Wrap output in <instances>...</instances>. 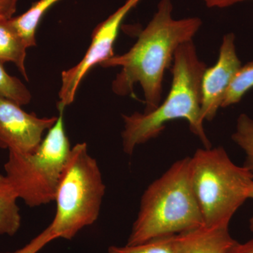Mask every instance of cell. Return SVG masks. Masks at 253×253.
I'll use <instances>...</instances> for the list:
<instances>
[{
    "mask_svg": "<svg viewBox=\"0 0 253 253\" xmlns=\"http://www.w3.org/2000/svg\"><path fill=\"white\" fill-rule=\"evenodd\" d=\"M172 0H161L154 17L139 33L135 44L127 52L113 56L100 63L104 68L121 67L112 83L118 96L134 94V86L140 84L145 98L144 113L161 104L163 81L176 50L192 41L202 21L199 18L176 20L172 18Z\"/></svg>",
    "mask_w": 253,
    "mask_h": 253,
    "instance_id": "1",
    "label": "cell"
},
{
    "mask_svg": "<svg viewBox=\"0 0 253 253\" xmlns=\"http://www.w3.org/2000/svg\"><path fill=\"white\" fill-rule=\"evenodd\" d=\"M173 61L172 85L162 104L151 112L123 115L121 136L125 154L130 156L136 146L157 137L166 123L176 119L187 121L190 130L204 147H211L201 117V83L207 67L199 59L192 41L177 48Z\"/></svg>",
    "mask_w": 253,
    "mask_h": 253,
    "instance_id": "2",
    "label": "cell"
},
{
    "mask_svg": "<svg viewBox=\"0 0 253 253\" xmlns=\"http://www.w3.org/2000/svg\"><path fill=\"white\" fill-rule=\"evenodd\" d=\"M204 225L191 185L190 157H186L173 163L145 190L126 245L142 244Z\"/></svg>",
    "mask_w": 253,
    "mask_h": 253,
    "instance_id": "3",
    "label": "cell"
},
{
    "mask_svg": "<svg viewBox=\"0 0 253 253\" xmlns=\"http://www.w3.org/2000/svg\"><path fill=\"white\" fill-rule=\"evenodd\" d=\"M190 177L206 226H229L253 182V173L221 146L198 149L190 157Z\"/></svg>",
    "mask_w": 253,
    "mask_h": 253,
    "instance_id": "4",
    "label": "cell"
},
{
    "mask_svg": "<svg viewBox=\"0 0 253 253\" xmlns=\"http://www.w3.org/2000/svg\"><path fill=\"white\" fill-rule=\"evenodd\" d=\"M105 193L101 169L87 145H75L63 168L54 201L56 213L49 225L56 238L73 239L82 229L94 224Z\"/></svg>",
    "mask_w": 253,
    "mask_h": 253,
    "instance_id": "5",
    "label": "cell"
},
{
    "mask_svg": "<svg viewBox=\"0 0 253 253\" xmlns=\"http://www.w3.org/2000/svg\"><path fill=\"white\" fill-rule=\"evenodd\" d=\"M41 145L27 154L9 152L5 175L18 196L31 208L54 202L60 179L71 147L63 122L64 107Z\"/></svg>",
    "mask_w": 253,
    "mask_h": 253,
    "instance_id": "6",
    "label": "cell"
},
{
    "mask_svg": "<svg viewBox=\"0 0 253 253\" xmlns=\"http://www.w3.org/2000/svg\"><path fill=\"white\" fill-rule=\"evenodd\" d=\"M141 0H127L121 7L104 22L94 28L91 42L83 59L73 67L61 73V86L58 106L66 107L72 104L81 81L95 65L114 56L113 45L118 36L120 27L128 13Z\"/></svg>",
    "mask_w": 253,
    "mask_h": 253,
    "instance_id": "7",
    "label": "cell"
},
{
    "mask_svg": "<svg viewBox=\"0 0 253 253\" xmlns=\"http://www.w3.org/2000/svg\"><path fill=\"white\" fill-rule=\"evenodd\" d=\"M57 118L38 117L0 96V149L21 154L34 152L42 141L44 131L54 126Z\"/></svg>",
    "mask_w": 253,
    "mask_h": 253,
    "instance_id": "8",
    "label": "cell"
},
{
    "mask_svg": "<svg viewBox=\"0 0 253 253\" xmlns=\"http://www.w3.org/2000/svg\"><path fill=\"white\" fill-rule=\"evenodd\" d=\"M233 33L224 36L214 66L206 68L201 83V117L212 121L221 108L224 96L231 81L241 67Z\"/></svg>",
    "mask_w": 253,
    "mask_h": 253,
    "instance_id": "9",
    "label": "cell"
},
{
    "mask_svg": "<svg viewBox=\"0 0 253 253\" xmlns=\"http://www.w3.org/2000/svg\"><path fill=\"white\" fill-rule=\"evenodd\" d=\"M236 243L229 226L204 225L173 236L174 253H226Z\"/></svg>",
    "mask_w": 253,
    "mask_h": 253,
    "instance_id": "10",
    "label": "cell"
},
{
    "mask_svg": "<svg viewBox=\"0 0 253 253\" xmlns=\"http://www.w3.org/2000/svg\"><path fill=\"white\" fill-rule=\"evenodd\" d=\"M28 46L8 21H0V63H13L26 81V54Z\"/></svg>",
    "mask_w": 253,
    "mask_h": 253,
    "instance_id": "11",
    "label": "cell"
},
{
    "mask_svg": "<svg viewBox=\"0 0 253 253\" xmlns=\"http://www.w3.org/2000/svg\"><path fill=\"white\" fill-rule=\"evenodd\" d=\"M18 196L8 178L0 174V235L12 236L21 227Z\"/></svg>",
    "mask_w": 253,
    "mask_h": 253,
    "instance_id": "12",
    "label": "cell"
},
{
    "mask_svg": "<svg viewBox=\"0 0 253 253\" xmlns=\"http://www.w3.org/2000/svg\"><path fill=\"white\" fill-rule=\"evenodd\" d=\"M59 0H40L24 14L8 20L10 26L23 38L28 48L36 45V30L43 15Z\"/></svg>",
    "mask_w": 253,
    "mask_h": 253,
    "instance_id": "13",
    "label": "cell"
},
{
    "mask_svg": "<svg viewBox=\"0 0 253 253\" xmlns=\"http://www.w3.org/2000/svg\"><path fill=\"white\" fill-rule=\"evenodd\" d=\"M253 88V62L241 66L231 81L223 100L221 108L239 103L245 94Z\"/></svg>",
    "mask_w": 253,
    "mask_h": 253,
    "instance_id": "14",
    "label": "cell"
},
{
    "mask_svg": "<svg viewBox=\"0 0 253 253\" xmlns=\"http://www.w3.org/2000/svg\"><path fill=\"white\" fill-rule=\"evenodd\" d=\"M233 141L246 154L244 167L253 174V120L246 114L240 115L236 123L235 132L232 134Z\"/></svg>",
    "mask_w": 253,
    "mask_h": 253,
    "instance_id": "15",
    "label": "cell"
},
{
    "mask_svg": "<svg viewBox=\"0 0 253 253\" xmlns=\"http://www.w3.org/2000/svg\"><path fill=\"white\" fill-rule=\"evenodd\" d=\"M0 96L23 106L31 102L32 95L26 86L14 76H10L0 63Z\"/></svg>",
    "mask_w": 253,
    "mask_h": 253,
    "instance_id": "16",
    "label": "cell"
},
{
    "mask_svg": "<svg viewBox=\"0 0 253 253\" xmlns=\"http://www.w3.org/2000/svg\"><path fill=\"white\" fill-rule=\"evenodd\" d=\"M173 236H163L142 244L125 246H110L109 253H174Z\"/></svg>",
    "mask_w": 253,
    "mask_h": 253,
    "instance_id": "17",
    "label": "cell"
},
{
    "mask_svg": "<svg viewBox=\"0 0 253 253\" xmlns=\"http://www.w3.org/2000/svg\"><path fill=\"white\" fill-rule=\"evenodd\" d=\"M55 239H57L49 226H48L44 230L42 231L36 237L32 239L28 244L23 246L21 249L17 250L12 253H38L46 245L51 243Z\"/></svg>",
    "mask_w": 253,
    "mask_h": 253,
    "instance_id": "18",
    "label": "cell"
},
{
    "mask_svg": "<svg viewBox=\"0 0 253 253\" xmlns=\"http://www.w3.org/2000/svg\"><path fill=\"white\" fill-rule=\"evenodd\" d=\"M18 0H0V21H8L14 17Z\"/></svg>",
    "mask_w": 253,
    "mask_h": 253,
    "instance_id": "19",
    "label": "cell"
},
{
    "mask_svg": "<svg viewBox=\"0 0 253 253\" xmlns=\"http://www.w3.org/2000/svg\"><path fill=\"white\" fill-rule=\"evenodd\" d=\"M226 253H253V239L243 244L236 243Z\"/></svg>",
    "mask_w": 253,
    "mask_h": 253,
    "instance_id": "20",
    "label": "cell"
},
{
    "mask_svg": "<svg viewBox=\"0 0 253 253\" xmlns=\"http://www.w3.org/2000/svg\"><path fill=\"white\" fill-rule=\"evenodd\" d=\"M248 199H251L253 200V182L250 186L249 192H248ZM249 228L250 230L253 232V216L251 218L249 221Z\"/></svg>",
    "mask_w": 253,
    "mask_h": 253,
    "instance_id": "21",
    "label": "cell"
},
{
    "mask_svg": "<svg viewBox=\"0 0 253 253\" xmlns=\"http://www.w3.org/2000/svg\"><path fill=\"white\" fill-rule=\"evenodd\" d=\"M237 1L240 2V1H246V0H237Z\"/></svg>",
    "mask_w": 253,
    "mask_h": 253,
    "instance_id": "22",
    "label": "cell"
}]
</instances>
